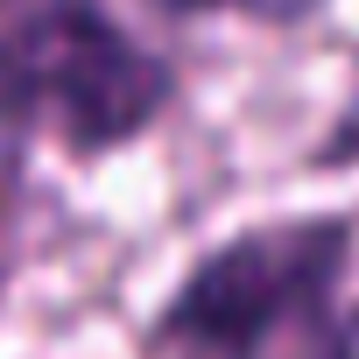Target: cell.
Returning a JSON list of instances; mask_svg holds the SVG:
<instances>
[{
    "mask_svg": "<svg viewBox=\"0 0 359 359\" xmlns=\"http://www.w3.org/2000/svg\"><path fill=\"white\" fill-rule=\"evenodd\" d=\"M162 22H212V15H268L275 0H141Z\"/></svg>",
    "mask_w": 359,
    "mask_h": 359,
    "instance_id": "4",
    "label": "cell"
},
{
    "mask_svg": "<svg viewBox=\"0 0 359 359\" xmlns=\"http://www.w3.org/2000/svg\"><path fill=\"white\" fill-rule=\"evenodd\" d=\"M359 226L345 212H282L212 240L155 303L148 359H359L352 303Z\"/></svg>",
    "mask_w": 359,
    "mask_h": 359,
    "instance_id": "1",
    "label": "cell"
},
{
    "mask_svg": "<svg viewBox=\"0 0 359 359\" xmlns=\"http://www.w3.org/2000/svg\"><path fill=\"white\" fill-rule=\"evenodd\" d=\"M176 106V64L106 0H29L0 29V127L71 162L127 155Z\"/></svg>",
    "mask_w": 359,
    "mask_h": 359,
    "instance_id": "2",
    "label": "cell"
},
{
    "mask_svg": "<svg viewBox=\"0 0 359 359\" xmlns=\"http://www.w3.org/2000/svg\"><path fill=\"white\" fill-rule=\"evenodd\" d=\"M0 8H8V0H0Z\"/></svg>",
    "mask_w": 359,
    "mask_h": 359,
    "instance_id": "6",
    "label": "cell"
},
{
    "mask_svg": "<svg viewBox=\"0 0 359 359\" xmlns=\"http://www.w3.org/2000/svg\"><path fill=\"white\" fill-rule=\"evenodd\" d=\"M29 226H36V176H29V148L0 141V310H8V289L29 261Z\"/></svg>",
    "mask_w": 359,
    "mask_h": 359,
    "instance_id": "3",
    "label": "cell"
},
{
    "mask_svg": "<svg viewBox=\"0 0 359 359\" xmlns=\"http://www.w3.org/2000/svg\"><path fill=\"white\" fill-rule=\"evenodd\" d=\"M338 134H345V141H324L317 162H352V155H359V127H338Z\"/></svg>",
    "mask_w": 359,
    "mask_h": 359,
    "instance_id": "5",
    "label": "cell"
}]
</instances>
